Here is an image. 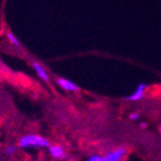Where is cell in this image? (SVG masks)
Segmentation results:
<instances>
[{
  "label": "cell",
  "mask_w": 161,
  "mask_h": 161,
  "mask_svg": "<svg viewBox=\"0 0 161 161\" xmlns=\"http://www.w3.org/2000/svg\"><path fill=\"white\" fill-rule=\"evenodd\" d=\"M127 155V148L116 147L114 150L108 151L105 155L93 154L89 157L86 161H122V159Z\"/></svg>",
  "instance_id": "7a4b0ae2"
},
{
  "label": "cell",
  "mask_w": 161,
  "mask_h": 161,
  "mask_svg": "<svg viewBox=\"0 0 161 161\" xmlns=\"http://www.w3.org/2000/svg\"><path fill=\"white\" fill-rule=\"evenodd\" d=\"M55 82H57L58 85H59L64 91H66V92H78V91L80 90L77 84L74 83L73 80H68V78L58 77L57 80H55Z\"/></svg>",
  "instance_id": "277c9868"
},
{
  "label": "cell",
  "mask_w": 161,
  "mask_h": 161,
  "mask_svg": "<svg viewBox=\"0 0 161 161\" xmlns=\"http://www.w3.org/2000/svg\"><path fill=\"white\" fill-rule=\"evenodd\" d=\"M48 153H50L51 158H53L54 160H64V159L67 158V152L64 150L61 145H58V144H54L52 145L48 148Z\"/></svg>",
  "instance_id": "5b68a950"
},
{
  "label": "cell",
  "mask_w": 161,
  "mask_h": 161,
  "mask_svg": "<svg viewBox=\"0 0 161 161\" xmlns=\"http://www.w3.org/2000/svg\"><path fill=\"white\" fill-rule=\"evenodd\" d=\"M17 148H19V146H16V145H7L6 147H5V150H3V153H5V155L12 157V155H14L16 153Z\"/></svg>",
  "instance_id": "ba28073f"
},
{
  "label": "cell",
  "mask_w": 161,
  "mask_h": 161,
  "mask_svg": "<svg viewBox=\"0 0 161 161\" xmlns=\"http://www.w3.org/2000/svg\"><path fill=\"white\" fill-rule=\"evenodd\" d=\"M148 85L146 83H139L137 87L134 90V92H131L130 94H128L124 97V100L127 101H139L142 99H144L145 93L147 91Z\"/></svg>",
  "instance_id": "3957f363"
},
{
  "label": "cell",
  "mask_w": 161,
  "mask_h": 161,
  "mask_svg": "<svg viewBox=\"0 0 161 161\" xmlns=\"http://www.w3.org/2000/svg\"><path fill=\"white\" fill-rule=\"evenodd\" d=\"M31 64H32V68H34V70L36 71V74H37L38 77L42 80H44V82L48 83V82H50V75H48V73L46 71V69L44 68V66H42L38 61H32Z\"/></svg>",
  "instance_id": "8992f818"
},
{
  "label": "cell",
  "mask_w": 161,
  "mask_h": 161,
  "mask_svg": "<svg viewBox=\"0 0 161 161\" xmlns=\"http://www.w3.org/2000/svg\"><path fill=\"white\" fill-rule=\"evenodd\" d=\"M139 127H141L142 129H145V128L147 127V123H145V122H143V123L139 124Z\"/></svg>",
  "instance_id": "30bf717a"
},
{
  "label": "cell",
  "mask_w": 161,
  "mask_h": 161,
  "mask_svg": "<svg viewBox=\"0 0 161 161\" xmlns=\"http://www.w3.org/2000/svg\"><path fill=\"white\" fill-rule=\"evenodd\" d=\"M6 38H7V40L13 46H15V47H21L22 45H21V42L19 40V38L15 36V35L13 34V32H10V31H7L6 32Z\"/></svg>",
  "instance_id": "52a82bcc"
},
{
  "label": "cell",
  "mask_w": 161,
  "mask_h": 161,
  "mask_svg": "<svg viewBox=\"0 0 161 161\" xmlns=\"http://www.w3.org/2000/svg\"><path fill=\"white\" fill-rule=\"evenodd\" d=\"M19 148H48L51 146L50 141L38 134H27L20 137L17 142Z\"/></svg>",
  "instance_id": "6da1fadb"
},
{
  "label": "cell",
  "mask_w": 161,
  "mask_h": 161,
  "mask_svg": "<svg viewBox=\"0 0 161 161\" xmlns=\"http://www.w3.org/2000/svg\"><path fill=\"white\" fill-rule=\"evenodd\" d=\"M129 119H130L131 121H138L139 119H141V114H139V113H137V112L130 113V114H129Z\"/></svg>",
  "instance_id": "9c48e42d"
}]
</instances>
